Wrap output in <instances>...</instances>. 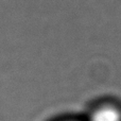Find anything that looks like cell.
I'll list each match as a JSON object with an SVG mask.
<instances>
[{"label": "cell", "mask_w": 121, "mask_h": 121, "mask_svg": "<svg viewBox=\"0 0 121 121\" xmlns=\"http://www.w3.org/2000/svg\"><path fill=\"white\" fill-rule=\"evenodd\" d=\"M91 121H121V114L115 107H102L95 112Z\"/></svg>", "instance_id": "1"}]
</instances>
